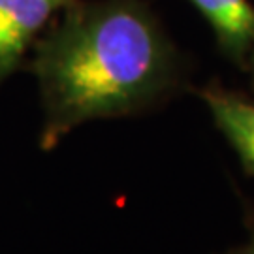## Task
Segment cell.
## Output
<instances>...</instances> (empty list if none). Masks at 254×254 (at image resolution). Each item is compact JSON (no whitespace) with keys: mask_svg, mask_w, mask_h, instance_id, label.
Instances as JSON below:
<instances>
[{"mask_svg":"<svg viewBox=\"0 0 254 254\" xmlns=\"http://www.w3.org/2000/svg\"><path fill=\"white\" fill-rule=\"evenodd\" d=\"M217 128L234 147L245 172L254 177V100L222 87H207L201 91Z\"/></svg>","mask_w":254,"mask_h":254,"instance_id":"277c9868","label":"cell"},{"mask_svg":"<svg viewBox=\"0 0 254 254\" xmlns=\"http://www.w3.org/2000/svg\"><path fill=\"white\" fill-rule=\"evenodd\" d=\"M68 0H0V83L19 68Z\"/></svg>","mask_w":254,"mask_h":254,"instance_id":"7a4b0ae2","label":"cell"},{"mask_svg":"<svg viewBox=\"0 0 254 254\" xmlns=\"http://www.w3.org/2000/svg\"><path fill=\"white\" fill-rule=\"evenodd\" d=\"M207 21L220 51L245 66L254 47V4L251 0H187Z\"/></svg>","mask_w":254,"mask_h":254,"instance_id":"3957f363","label":"cell"},{"mask_svg":"<svg viewBox=\"0 0 254 254\" xmlns=\"http://www.w3.org/2000/svg\"><path fill=\"white\" fill-rule=\"evenodd\" d=\"M226 254H254V234H253V237L247 241L245 245L236 247V249H232V251L226 253Z\"/></svg>","mask_w":254,"mask_h":254,"instance_id":"5b68a950","label":"cell"},{"mask_svg":"<svg viewBox=\"0 0 254 254\" xmlns=\"http://www.w3.org/2000/svg\"><path fill=\"white\" fill-rule=\"evenodd\" d=\"M68 2H73V0H68Z\"/></svg>","mask_w":254,"mask_h":254,"instance_id":"52a82bcc","label":"cell"},{"mask_svg":"<svg viewBox=\"0 0 254 254\" xmlns=\"http://www.w3.org/2000/svg\"><path fill=\"white\" fill-rule=\"evenodd\" d=\"M247 64H249V68H251V72H253V79H254V47L251 55H249V59H247Z\"/></svg>","mask_w":254,"mask_h":254,"instance_id":"8992f818","label":"cell"},{"mask_svg":"<svg viewBox=\"0 0 254 254\" xmlns=\"http://www.w3.org/2000/svg\"><path fill=\"white\" fill-rule=\"evenodd\" d=\"M32 49L44 151L89 121L151 108L179 79L175 47L141 0H73Z\"/></svg>","mask_w":254,"mask_h":254,"instance_id":"6da1fadb","label":"cell"}]
</instances>
